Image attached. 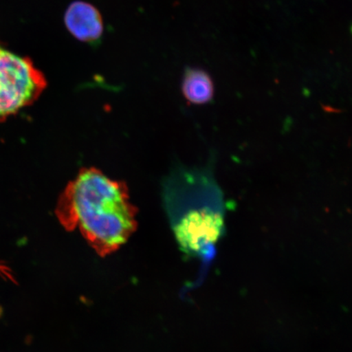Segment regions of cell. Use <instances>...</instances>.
Returning a JSON list of instances; mask_svg holds the SVG:
<instances>
[{
    "label": "cell",
    "instance_id": "6da1fadb",
    "mask_svg": "<svg viewBox=\"0 0 352 352\" xmlns=\"http://www.w3.org/2000/svg\"><path fill=\"white\" fill-rule=\"evenodd\" d=\"M56 214L65 230H78L101 257L117 252L138 228V209L126 184L95 167L82 169L68 184Z\"/></svg>",
    "mask_w": 352,
    "mask_h": 352
},
{
    "label": "cell",
    "instance_id": "7a4b0ae2",
    "mask_svg": "<svg viewBox=\"0 0 352 352\" xmlns=\"http://www.w3.org/2000/svg\"><path fill=\"white\" fill-rule=\"evenodd\" d=\"M46 87L45 76L32 60L0 43V122L33 104Z\"/></svg>",
    "mask_w": 352,
    "mask_h": 352
},
{
    "label": "cell",
    "instance_id": "3957f363",
    "mask_svg": "<svg viewBox=\"0 0 352 352\" xmlns=\"http://www.w3.org/2000/svg\"><path fill=\"white\" fill-rule=\"evenodd\" d=\"M188 209L175 219V235L184 252L200 254L221 236L223 215L208 205H191Z\"/></svg>",
    "mask_w": 352,
    "mask_h": 352
},
{
    "label": "cell",
    "instance_id": "277c9868",
    "mask_svg": "<svg viewBox=\"0 0 352 352\" xmlns=\"http://www.w3.org/2000/svg\"><path fill=\"white\" fill-rule=\"evenodd\" d=\"M66 28L78 41L96 43L104 32V23L98 8L91 3L76 1L70 4L65 14Z\"/></svg>",
    "mask_w": 352,
    "mask_h": 352
},
{
    "label": "cell",
    "instance_id": "5b68a950",
    "mask_svg": "<svg viewBox=\"0 0 352 352\" xmlns=\"http://www.w3.org/2000/svg\"><path fill=\"white\" fill-rule=\"evenodd\" d=\"M182 92L190 104H208L214 98L212 78L204 69L188 68L184 74Z\"/></svg>",
    "mask_w": 352,
    "mask_h": 352
},
{
    "label": "cell",
    "instance_id": "8992f818",
    "mask_svg": "<svg viewBox=\"0 0 352 352\" xmlns=\"http://www.w3.org/2000/svg\"><path fill=\"white\" fill-rule=\"evenodd\" d=\"M0 272H3V274L6 275L8 277L12 279V277L8 272L6 271V267L0 266Z\"/></svg>",
    "mask_w": 352,
    "mask_h": 352
},
{
    "label": "cell",
    "instance_id": "52a82bcc",
    "mask_svg": "<svg viewBox=\"0 0 352 352\" xmlns=\"http://www.w3.org/2000/svg\"><path fill=\"white\" fill-rule=\"evenodd\" d=\"M351 33H352V26H351Z\"/></svg>",
    "mask_w": 352,
    "mask_h": 352
}]
</instances>
